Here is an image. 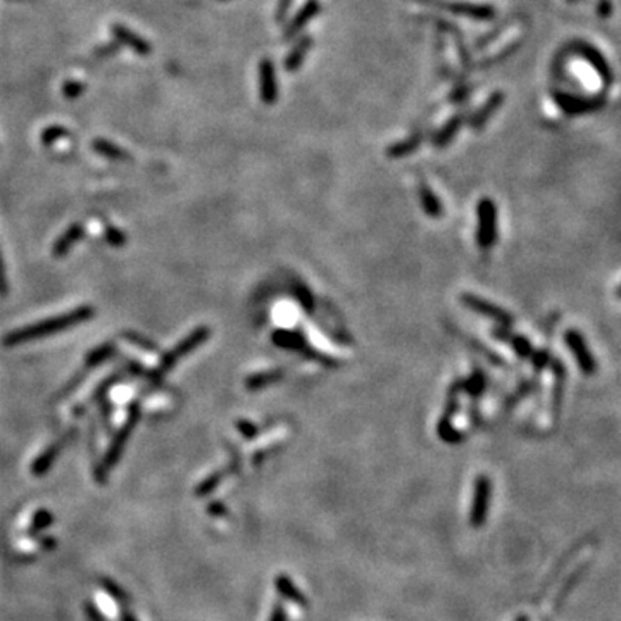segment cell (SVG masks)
Returning a JSON list of instances; mask_svg holds the SVG:
<instances>
[{
  "label": "cell",
  "mask_w": 621,
  "mask_h": 621,
  "mask_svg": "<svg viewBox=\"0 0 621 621\" xmlns=\"http://www.w3.org/2000/svg\"><path fill=\"white\" fill-rule=\"evenodd\" d=\"M421 142H423V135H419V134L411 135L409 138L390 145L389 149H387L385 154L390 157V159H402V157L411 156V154L414 152L419 145H421Z\"/></svg>",
  "instance_id": "ffe728a7"
},
{
  "label": "cell",
  "mask_w": 621,
  "mask_h": 621,
  "mask_svg": "<svg viewBox=\"0 0 621 621\" xmlns=\"http://www.w3.org/2000/svg\"><path fill=\"white\" fill-rule=\"evenodd\" d=\"M461 124H462V116H455L451 118L447 123L437 131L435 136H433V145L435 147H447L452 140L455 138L458 131L461 130Z\"/></svg>",
  "instance_id": "d4e9b609"
},
{
  "label": "cell",
  "mask_w": 621,
  "mask_h": 621,
  "mask_svg": "<svg viewBox=\"0 0 621 621\" xmlns=\"http://www.w3.org/2000/svg\"><path fill=\"white\" fill-rule=\"evenodd\" d=\"M85 611H87L88 618L92 621H106V618L102 616V613H100L99 609L92 604V602H87V604H85Z\"/></svg>",
  "instance_id": "b9f144b4"
},
{
  "label": "cell",
  "mask_w": 621,
  "mask_h": 621,
  "mask_svg": "<svg viewBox=\"0 0 621 621\" xmlns=\"http://www.w3.org/2000/svg\"><path fill=\"white\" fill-rule=\"evenodd\" d=\"M121 621H136V620H135L134 615H130V613H123V616H121Z\"/></svg>",
  "instance_id": "7dc6e473"
},
{
  "label": "cell",
  "mask_w": 621,
  "mask_h": 621,
  "mask_svg": "<svg viewBox=\"0 0 621 621\" xmlns=\"http://www.w3.org/2000/svg\"><path fill=\"white\" fill-rule=\"evenodd\" d=\"M502 104H504V93L502 92L492 93V95L487 99V102L483 104V106L476 111L475 116L471 118V123L469 124H471L473 130H476V131L482 130V128L488 123V120H490V118L494 116L499 109H501Z\"/></svg>",
  "instance_id": "2e32d148"
},
{
  "label": "cell",
  "mask_w": 621,
  "mask_h": 621,
  "mask_svg": "<svg viewBox=\"0 0 621 621\" xmlns=\"http://www.w3.org/2000/svg\"><path fill=\"white\" fill-rule=\"evenodd\" d=\"M492 497V483L488 476L482 475L476 478L475 494H473L471 513H469V523L473 529H482L487 522L488 508H490Z\"/></svg>",
  "instance_id": "ba28073f"
},
{
  "label": "cell",
  "mask_w": 621,
  "mask_h": 621,
  "mask_svg": "<svg viewBox=\"0 0 621 621\" xmlns=\"http://www.w3.org/2000/svg\"><path fill=\"white\" fill-rule=\"evenodd\" d=\"M462 387H465L466 392H469L473 397H476V396H480V394L483 392V387H485V380H483L482 373L476 371L475 375H473L471 378L468 380V382L462 383Z\"/></svg>",
  "instance_id": "d6a6232c"
},
{
  "label": "cell",
  "mask_w": 621,
  "mask_h": 621,
  "mask_svg": "<svg viewBox=\"0 0 621 621\" xmlns=\"http://www.w3.org/2000/svg\"><path fill=\"white\" fill-rule=\"evenodd\" d=\"M52 522H54L52 513L47 511V509H40V511H37V515L33 516V519H31V526L30 530H28V533H30L31 537H35V535L42 533L44 530L49 529V526L52 525Z\"/></svg>",
  "instance_id": "83f0119b"
},
{
  "label": "cell",
  "mask_w": 621,
  "mask_h": 621,
  "mask_svg": "<svg viewBox=\"0 0 621 621\" xmlns=\"http://www.w3.org/2000/svg\"><path fill=\"white\" fill-rule=\"evenodd\" d=\"M565 340L568 344L570 350H572L573 357H575L578 368L583 371V375L592 376L595 371H597V364H595V359L592 355L590 350H588L587 342H585L583 335H581L578 330H568L565 333Z\"/></svg>",
  "instance_id": "9c48e42d"
},
{
  "label": "cell",
  "mask_w": 621,
  "mask_h": 621,
  "mask_svg": "<svg viewBox=\"0 0 621 621\" xmlns=\"http://www.w3.org/2000/svg\"><path fill=\"white\" fill-rule=\"evenodd\" d=\"M236 430H239L240 435L245 437V439H254V437L259 433V428H257L252 421H249V419H239V421H236Z\"/></svg>",
  "instance_id": "e575fe53"
},
{
  "label": "cell",
  "mask_w": 621,
  "mask_h": 621,
  "mask_svg": "<svg viewBox=\"0 0 621 621\" xmlns=\"http://www.w3.org/2000/svg\"><path fill=\"white\" fill-rule=\"evenodd\" d=\"M42 544L45 545V547H54V545H56V540H52V538L50 537H42Z\"/></svg>",
  "instance_id": "bcb514c9"
},
{
  "label": "cell",
  "mask_w": 621,
  "mask_h": 621,
  "mask_svg": "<svg viewBox=\"0 0 621 621\" xmlns=\"http://www.w3.org/2000/svg\"><path fill=\"white\" fill-rule=\"evenodd\" d=\"M283 378V369H268V371L256 373V375L249 376L245 380V389L247 390H261L266 389L271 383L280 382Z\"/></svg>",
  "instance_id": "44dd1931"
},
{
  "label": "cell",
  "mask_w": 621,
  "mask_h": 621,
  "mask_svg": "<svg viewBox=\"0 0 621 621\" xmlns=\"http://www.w3.org/2000/svg\"><path fill=\"white\" fill-rule=\"evenodd\" d=\"M7 290H9V283H7L6 264H3L2 252H0V297L7 296Z\"/></svg>",
  "instance_id": "60d3db41"
},
{
  "label": "cell",
  "mask_w": 621,
  "mask_h": 621,
  "mask_svg": "<svg viewBox=\"0 0 621 621\" xmlns=\"http://www.w3.org/2000/svg\"><path fill=\"white\" fill-rule=\"evenodd\" d=\"M102 587L106 588L107 594H109L113 599H116V601H120V602H127L128 601L127 594H124V592L121 590V588L118 587V585L114 583V581L107 580V578H106V580H102Z\"/></svg>",
  "instance_id": "d590c367"
},
{
  "label": "cell",
  "mask_w": 621,
  "mask_h": 621,
  "mask_svg": "<svg viewBox=\"0 0 621 621\" xmlns=\"http://www.w3.org/2000/svg\"><path fill=\"white\" fill-rule=\"evenodd\" d=\"M67 130H64L63 127H49L42 134V143L44 145H52V143L59 142L61 138H66Z\"/></svg>",
  "instance_id": "836d02e7"
},
{
  "label": "cell",
  "mask_w": 621,
  "mask_h": 621,
  "mask_svg": "<svg viewBox=\"0 0 621 621\" xmlns=\"http://www.w3.org/2000/svg\"><path fill=\"white\" fill-rule=\"evenodd\" d=\"M104 236H106V242L113 247H123L124 243L128 242L127 233L121 232V229L116 228V226H106Z\"/></svg>",
  "instance_id": "1f68e13d"
},
{
  "label": "cell",
  "mask_w": 621,
  "mask_h": 621,
  "mask_svg": "<svg viewBox=\"0 0 621 621\" xmlns=\"http://www.w3.org/2000/svg\"><path fill=\"white\" fill-rule=\"evenodd\" d=\"M494 335L497 337V339H501V340H508V342L511 344L513 349H515V353L518 354L519 357L526 359V357H530V355H532V344H530L529 340L525 339V337L513 335V333H509V332L504 333V330H501V332L494 333Z\"/></svg>",
  "instance_id": "484cf974"
},
{
  "label": "cell",
  "mask_w": 621,
  "mask_h": 621,
  "mask_svg": "<svg viewBox=\"0 0 621 621\" xmlns=\"http://www.w3.org/2000/svg\"><path fill=\"white\" fill-rule=\"evenodd\" d=\"M113 33H114V37H116L118 40L121 42V44L128 45V47H130V49H134L135 52L142 54V56H145V54L150 52V45L147 44V42L143 40L142 37H138V35H135L134 31L128 30L127 26H121V24H114Z\"/></svg>",
  "instance_id": "ac0fdd59"
},
{
  "label": "cell",
  "mask_w": 621,
  "mask_h": 621,
  "mask_svg": "<svg viewBox=\"0 0 621 621\" xmlns=\"http://www.w3.org/2000/svg\"><path fill=\"white\" fill-rule=\"evenodd\" d=\"M207 511H209V515L213 516H226V508L225 504H221V502H211Z\"/></svg>",
  "instance_id": "ee69618b"
},
{
  "label": "cell",
  "mask_w": 621,
  "mask_h": 621,
  "mask_svg": "<svg viewBox=\"0 0 621 621\" xmlns=\"http://www.w3.org/2000/svg\"><path fill=\"white\" fill-rule=\"evenodd\" d=\"M120 380H121V373H116V375L107 376V378L104 380V382L100 383V385L97 387L95 390H93L92 397H90V404H92V402H100L102 399H106L107 392H109V390L113 389V387L116 385V383L120 382Z\"/></svg>",
  "instance_id": "f546056e"
},
{
  "label": "cell",
  "mask_w": 621,
  "mask_h": 621,
  "mask_svg": "<svg viewBox=\"0 0 621 621\" xmlns=\"http://www.w3.org/2000/svg\"><path fill=\"white\" fill-rule=\"evenodd\" d=\"M573 50H575L581 59L587 61V63L594 67L595 73H597L599 76H601V80L604 81V85H608L609 87V85L613 83L615 76H613L611 66H609L606 57L601 54V50L595 49L594 45L587 44V42H575V44H573Z\"/></svg>",
  "instance_id": "30bf717a"
},
{
  "label": "cell",
  "mask_w": 621,
  "mask_h": 621,
  "mask_svg": "<svg viewBox=\"0 0 621 621\" xmlns=\"http://www.w3.org/2000/svg\"><path fill=\"white\" fill-rule=\"evenodd\" d=\"M568 2H575V0H568Z\"/></svg>",
  "instance_id": "681fc988"
},
{
  "label": "cell",
  "mask_w": 621,
  "mask_h": 621,
  "mask_svg": "<svg viewBox=\"0 0 621 621\" xmlns=\"http://www.w3.org/2000/svg\"><path fill=\"white\" fill-rule=\"evenodd\" d=\"M423 2L430 3V6L440 7V9L449 10L454 16L466 17V19L473 21H494L497 17V10L490 3H471V2H442V0H423Z\"/></svg>",
  "instance_id": "5b68a950"
},
{
  "label": "cell",
  "mask_w": 621,
  "mask_h": 621,
  "mask_svg": "<svg viewBox=\"0 0 621 621\" xmlns=\"http://www.w3.org/2000/svg\"><path fill=\"white\" fill-rule=\"evenodd\" d=\"M209 337H211L209 326H197L195 330H192V332H190L188 335L182 340V342H178L177 346L170 350V353L164 354V357L161 359L159 366H157L156 369H152V371H147L145 376L149 378V382L154 383V385H157V383L163 382V378L168 375V371H171V369L177 366V362L179 361V359H183L185 355H188L195 349H199V347L202 346V344L206 342Z\"/></svg>",
  "instance_id": "7a4b0ae2"
},
{
  "label": "cell",
  "mask_w": 621,
  "mask_h": 621,
  "mask_svg": "<svg viewBox=\"0 0 621 621\" xmlns=\"http://www.w3.org/2000/svg\"><path fill=\"white\" fill-rule=\"evenodd\" d=\"M292 3H293V0H280L278 2V7H276V14H275V17H276V21H283L287 17V13H289L290 10V7H292Z\"/></svg>",
  "instance_id": "ab89813d"
},
{
  "label": "cell",
  "mask_w": 621,
  "mask_h": 621,
  "mask_svg": "<svg viewBox=\"0 0 621 621\" xmlns=\"http://www.w3.org/2000/svg\"><path fill=\"white\" fill-rule=\"evenodd\" d=\"M439 435L449 444H458L461 440V435L455 432V428L452 426V418L449 416H442V419L439 421Z\"/></svg>",
  "instance_id": "4dcf8cb0"
},
{
  "label": "cell",
  "mask_w": 621,
  "mask_h": 621,
  "mask_svg": "<svg viewBox=\"0 0 621 621\" xmlns=\"http://www.w3.org/2000/svg\"><path fill=\"white\" fill-rule=\"evenodd\" d=\"M311 47H312L311 37L300 38V40L292 47V50H290L289 56H287V59H285V70L289 71V73H296V71H299V67L303 66V63L306 61V56H307V52L311 50Z\"/></svg>",
  "instance_id": "e0dca14e"
},
{
  "label": "cell",
  "mask_w": 621,
  "mask_h": 621,
  "mask_svg": "<svg viewBox=\"0 0 621 621\" xmlns=\"http://www.w3.org/2000/svg\"><path fill=\"white\" fill-rule=\"evenodd\" d=\"M225 476H226V471H216V473H213V475L207 476V478H204L202 482L199 483V487L195 488L197 497H206V495H209L211 492L216 490V488L221 485L223 480H225Z\"/></svg>",
  "instance_id": "4316f807"
},
{
  "label": "cell",
  "mask_w": 621,
  "mask_h": 621,
  "mask_svg": "<svg viewBox=\"0 0 621 621\" xmlns=\"http://www.w3.org/2000/svg\"><path fill=\"white\" fill-rule=\"evenodd\" d=\"M516 621H529V618L526 616H519V618H516Z\"/></svg>",
  "instance_id": "c3c4849f"
},
{
  "label": "cell",
  "mask_w": 621,
  "mask_h": 621,
  "mask_svg": "<svg viewBox=\"0 0 621 621\" xmlns=\"http://www.w3.org/2000/svg\"><path fill=\"white\" fill-rule=\"evenodd\" d=\"M85 90V85L80 81H66L63 87V93L66 99H76L81 92Z\"/></svg>",
  "instance_id": "8d00e7d4"
},
{
  "label": "cell",
  "mask_w": 621,
  "mask_h": 621,
  "mask_svg": "<svg viewBox=\"0 0 621 621\" xmlns=\"http://www.w3.org/2000/svg\"><path fill=\"white\" fill-rule=\"evenodd\" d=\"M140 416H142L140 404L138 402H134V404L128 408L127 421L123 423V426H121V428L116 432V435L113 437V440H111V444H109V449H107L106 455H104L102 466L107 469V471H111V469H113L114 466L120 462L124 447H127V444H128V439H130L131 433H134V428L136 426V423L140 421Z\"/></svg>",
  "instance_id": "3957f363"
},
{
  "label": "cell",
  "mask_w": 621,
  "mask_h": 621,
  "mask_svg": "<svg viewBox=\"0 0 621 621\" xmlns=\"http://www.w3.org/2000/svg\"><path fill=\"white\" fill-rule=\"evenodd\" d=\"M114 354H116V344L113 342H106L102 344V346L95 347L93 350H90L87 359H85V369L90 371V369L104 364V362L109 361Z\"/></svg>",
  "instance_id": "cb8c5ba5"
},
{
  "label": "cell",
  "mask_w": 621,
  "mask_h": 621,
  "mask_svg": "<svg viewBox=\"0 0 621 621\" xmlns=\"http://www.w3.org/2000/svg\"><path fill=\"white\" fill-rule=\"evenodd\" d=\"M296 296H297V299H299L300 306L306 307L307 311H312V296H311L309 290L306 289V287L297 285L296 287Z\"/></svg>",
  "instance_id": "74e56055"
},
{
  "label": "cell",
  "mask_w": 621,
  "mask_h": 621,
  "mask_svg": "<svg viewBox=\"0 0 621 621\" xmlns=\"http://www.w3.org/2000/svg\"><path fill=\"white\" fill-rule=\"evenodd\" d=\"M123 337L128 340V342L134 344L135 347H140V349L147 350V353H157V350H159V347H157L152 340H149L147 337H143L142 333L134 332V330H128V332H124Z\"/></svg>",
  "instance_id": "f1b7e54d"
},
{
  "label": "cell",
  "mask_w": 621,
  "mask_h": 621,
  "mask_svg": "<svg viewBox=\"0 0 621 621\" xmlns=\"http://www.w3.org/2000/svg\"><path fill=\"white\" fill-rule=\"evenodd\" d=\"M67 439H70V435H66V437H63V439L56 440V442L50 444L49 447H47L45 451L42 452V454L38 455L37 459H35L33 465H31V473H33L35 476H44V475H47V473H49V469L52 468V465H54V462H56V459L59 458L61 451H63L64 445H66Z\"/></svg>",
  "instance_id": "4fadbf2b"
},
{
  "label": "cell",
  "mask_w": 621,
  "mask_h": 621,
  "mask_svg": "<svg viewBox=\"0 0 621 621\" xmlns=\"http://www.w3.org/2000/svg\"><path fill=\"white\" fill-rule=\"evenodd\" d=\"M552 99H554L556 106H558L566 116L590 114L604 106V99H602V97H578L572 95V93L568 92H559V90H554V92H552Z\"/></svg>",
  "instance_id": "8992f818"
},
{
  "label": "cell",
  "mask_w": 621,
  "mask_h": 621,
  "mask_svg": "<svg viewBox=\"0 0 621 621\" xmlns=\"http://www.w3.org/2000/svg\"><path fill=\"white\" fill-rule=\"evenodd\" d=\"M275 587H276V590H278L283 597L289 599V601L296 602V604H299V606H307L306 595H304L303 592H300V588L293 583L292 578H289L287 575L276 576Z\"/></svg>",
  "instance_id": "d6986e66"
},
{
  "label": "cell",
  "mask_w": 621,
  "mask_h": 621,
  "mask_svg": "<svg viewBox=\"0 0 621 621\" xmlns=\"http://www.w3.org/2000/svg\"><path fill=\"white\" fill-rule=\"evenodd\" d=\"M92 147H93V150H95L97 154L104 156V157H106V159H111V161H130V154H128L124 149H121L120 145H116V143L109 142V140L97 138V140H93Z\"/></svg>",
  "instance_id": "7402d4cb"
},
{
  "label": "cell",
  "mask_w": 621,
  "mask_h": 621,
  "mask_svg": "<svg viewBox=\"0 0 621 621\" xmlns=\"http://www.w3.org/2000/svg\"><path fill=\"white\" fill-rule=\"evenodd\" d=\"M85 235V228L80 223H73V225L67 226L63 232V235L54 242L52 245V256L54 257H63L66 254H70V250L73 249L74 243Z\"/></svg>",
  "instance_id": "9a60e30c"
},
{
  "label": "cell",
  "mask_w": 621,
  "mask_h": 621,
  "mask_svg": "<svg viewBox=\"0 0 621 621\" xmlns=\"http://www.w3.org/2000/svg\"><path fill=\"white\" fill-rule=\"evenodd\" d=\"M259 99L266 106H273L278 100V78L275 64L269 59L259 63Z\"/></svg>",
  "instance_id": "7c38bea8"
},
{
  "label": "cell",
  "mask_w": 621,
  "mask_h": 621,
  "mask_svg": "<svg viewBox=\"0 0 621 621\" xmlns=\"http://www.w3.org/2000/svg\"><path fill=\"white\" fill-rule=\"evenodd\" d=\"M93 314H95V309L92 306H80L73 311L64 312V314L52 316V318L44 319V321L33 323V325H28L23 326V328L14 330V332H9L7 335H3L2 344L6 347H14L21 346L24 342H31V340L47 339V337L63 333L67 328H73V326L80 325V323L90 321L93 318Z\"/></svg>",
  "instance_id": "6da1fadb"
},
{
  "label": "cell",
  "mask_w": 621,
  "mask_h": 621,
  "mask_svg": "<svg viewBox=\"0 0 621 621\" xmlns=\"http://www.w3.org/2000/svg\"><path fill=\"white\" fill-rule=\"evenodd\" d=\"M466 93H468V88H461V90H458V92L454 93V95H452V102H461V100H465L466 99Z\"/></svg>",
  "instance_id": "f6af8a7d"
},
{
  "label": "cell",
  "mask_w": 621,
  "mask_h": 621,
  "mask_svg": "<svg viewBox=\"0 0 621 621\" xmlns=\"http://www.w3.org/2000/svg\"><path fill=\"white\" fill-rule=\"evenodd\" d=\"M269 621H287V611H285V608H283L282 604H275V608H273V613H271V616H269Z\"/></svg>",
  "instance_id": "7bdbcfd3"
},
{
  "label": "cell",
  "mask_w": 621,
  "mask_h": 621,
  "mask_svg": "<svg viewBox=\"0 0 621 621\" xmlns=\"http://www.w3.org/2000/svg\"><path fill=\"white\" fill-rule=\"evenodd\" d=\"M461 303L465 304V306L468 307V309L478 312V314L487 316V318H490V319H494V321L501 323L502 326H511L513 325V316H509L504 309H501V307L494 306V304L488 303V300H485V299H482V297L473 296V293H462Z\"/></svg>",
  "instance_id": "8fae6325"
},
{
  "label": "cell",
  "mask_w": 621,
  "mask_h": 621,
  "mask_svg": "<svg viewBox=\"0 0 621 621\" xmlns=\"http://www.w3.org/2000/svg\"><path fill=\"white\" fill-rule=\"evenodd\" d=\"M419 200H421V207L428 216L432 218H440L442 216L444 209H442V204H440L439 197L433 193V190L430 188L428 185L421 183L419 185Z\"/></svg>",
  "instance_id": "603a6c76"
},
{
  "label": "cell",
  "mask_w": 621,
  "mask_h": 621,
  "mask_svg": "<svg viewBox=\"0 0 621 621\" xmlns=\"http://www.w3.org/2000/svg\"><path fill=\"white\" fill-rule=\"evenodd\" d=\"M478 216V229H476V242L480 249H490L497 240V207L492 199H482L476 207Z\"/></svg>",
  "instance_id": "277c9868"
},
{
  "label": "cell",
  "mask_w": 621,
  "mask_h": 621,
  "mask_svg": "<svg viewBox=\"0 0 621 621\" xmlns=\"http://www.w3.org/2000/svg\"><path fill=\"white\" fill-rule=\"evenodd\" d=\"M271 340L276 344V346L283 347V349H290V350H296V353L300 354H306L307 357H312V361H319L326 366H335L337 362L333 361V357H328L325 354H319L316 350L309 349L307 346L306 339H304L300 333L297 332H289V330H278L271 335Z\"/></svg>",
  "instance_id": "52a82bcc"
},
{
  "label": "cell",
  "mask_w": 621,
  "mask_h": 621,
  "mask_svg": "<svg viewBox=\"0 0 621 621\" xmlns=\"http://www.w3.org/2000/svg\"><path fill=\"white\" fill-rule=\"evenodd\" d=\"M319 13V2L318 0H307L303 7L299 9V13L293 16V19L290 21V24L285 30V38H292L293 35L299 33L303 28H306L307 24L318 16Z\"/></svg>",
  "instance_id": "5bb4252c"
},
{
  "label": "cell",
  "mask_w": 621,
  "mask_h": 621,
  "mask_svg": "<svg viewBox=\"0 0 621 621\" xmlns=\"http://www.w3.org/2000/svg\"><path fill=\"white\" fill-rule=\"evenodd\" d=\"M532 362H533V368L537 369V371H540V369H544L545 366L551 362V355H549L547 350H538V353L533 354Z\"/></svg>",
  "instance_id": "f35d334b"
}]
</instances>
